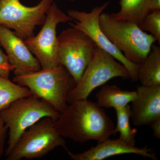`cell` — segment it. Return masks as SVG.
Masks as SVG:
<instances>
[{
  "mask_svg": "<svg viewBox=\"0 0 160 160\" xmlns=\"http://www.w3.org/2000/svg\"><path fill=\"white\" fill-rule=\"evenodd\" d=\"M55 125L63 138L78 142H100L115 134L114 124L105 110L87 99L68 105Z\"/></svg>",
  "mask_w": 160,
  "mask_h": 160,
  "instance_id": "6da1fadb",
  "label": "cell"
},
{
  "mask_svg": "<svg viewBox=\"0 0 160 160\" xmlns=\"http://www.w3.org/2000/svg\"><path fill=\"white\" fill-rule=\"evenodd\" d=\"M12 82L27 87L32 94L49 102L60 113L68 106V93L76 85L69 72L60 64L52 68L15 75Z\"/></svg>",
  "mask_w": 160,
  "mask_h": 160,
  "instance_id": "7a4b0ae2",
  "label": "cell"
},
{
  "mask_svg": "<svg viewBox=\"0 0 160 160\" xmlns=\"http://www.w3.org/2000/svg\"><path fill=\"white\" fill-rule=\"evenodd\" d=\"M102 31L128 61L139 65L156 42L152 35L140 29L136 23L116 19L109 13L99 18Z\"/></svg>",
  "mask_w": 160,
  "mask_h": 160,
  "instance_id": "3957f363",
  "label": "cell"
},
{
  "mask_svg": "<svg viewBox=\"0 0 160 160\" xmlns=\"http://www.w3.org/2000/svg\"><path fill=\"white\" fill-rule=\"evenodd\" d=\"M60 113L48 102L32 94L19 99L0 112L2 119L8 129V146L6 156L9 154L23 132L43 118L56 121Z\"/></svg>",
  "mask_w": 160,
  "mask_h": 160,
  "instance_id": "277c9868",
  "label": "cell"
},
{
  "mask_svg": "<svg viewBox=\"0 0 160 160\" xmlns=\"http://www.w3.org/2000/svg\"><path fill=\"white\" fill-rule=\"evenodd\" d=\"M55 122L50 118H43L26 129L6 156V160L39 158L58 147L67 151L65 138L58 131Z\"/></svg>",
  "mask_w": 160,
  "mask_h": 160,
  "instance_id": "5b68a950",
  "label": "cell"
},
{
  "mask_svg": "<svg viewBox=\"0 0 160 160\" xmlns=\"http://www.w3.org/2000/svg\"><path fill=\"white\" fill-rule=\"evenodd\" d=\"M130 79L129 72L122 63L97 46L82 77L69 91L67 103L87 99L94 89L114 78Z\"/></svg>",
  "mask_w": 160,
  "mask_h": 160,
  "instance_id": "8992f818",
  "label": "cell"
},
{
  "mask_svg": "<svg viewBox=\"0 0 160 160\" xmlns=\"http://www.w3.org/2000/svg\"><path fill=\"white\" fill-rule=\"evenodd\" d=\"M96 47L87 35L73 26L64 29L58 37V62L69 72L76 84Z\"/></svg>",
  "mask_w": 160,
  "mask_h": 160,
  "instance_id": "52a82bcc",
  "label": "cell"
},
{
  "mask_svg": "<svg viewBox=\"0 0 160 160\" xmlns=\"http://www.w3.org/2000/svg\"><path fill=\"white\" fill-rule=\"evenodd\" d=\"M54 0H41L37 5L28 7L20 0H0V25L14 30L25 41L34 36L36 27L45 22L47 12Z\"/></svg>",
  "mask_w": 160,
  "mask_h": 160,
  "instance_id": "ba28073f",
  "label": "cell"
},
{
  "mask_svg": "<svg viewBox=\"0 0 160 160\" xmlns=\"http://www.w3.org/2000/svg\"><path fill=\"white\" fill-rule=\"evenodd\" d=\"M73 21L53 2L47 12L46 19L37 35L27 39L24 42L42 69L59 65L57 57L58 37L56 29L59 23Z\"/></svg>",
  "mask_w": 160,
  "mask_h": 160,
  "instance_id": "9c48e42d",
  "label": "cell"
},
{
  "mask_svg": "<svg viewBox=\"0 0 160 160\" xmlns=\"http://www.w3.org/2000/svg\"><path fill=\"white\" fill-rule=\"evenodd\" d=\"M109 5V2H106L102 6L94 7L89 12L69 9L67 11V13L73 20H75L76 23H69V24L70 26L83 32L92 40L98 47L111 55L122 63L129 72L130 79L132 82L138 81L139 65L133 64L128 61L123 53L109 41L100 27V15Z\"/></svg>",
  "mask_w": 160,
  "mask_h": 160,
  "instance_id": "30bf717a",
  "label": "cell"
},
{
  "mask_svg": "<svg viewBox=\"0 0 160 160\" xmlns=\"http://www.w3.org/2000/svg\"><path fill=\"white\" fill-rule=\"evenodd\" d=\"M0 45L6 50L9 62L14 67V75L38 71L42 68L24 41L14 32L1 25Z\"/></svg>",
  "mask_w": 160,
  "mask_h": 160,
  "instance_id": "8fae6325",
  "label": "cell"
},
{
  "mask_svg": "<svg viewBox=\"0 0 160 160\" xmlns=\"http://www.w3.org/2000/svg\"><path fill=\"white\" fill-rule=\"evenodd\" d=\"M136 91L130 107L132 121L136 126L150 125L160 118V85L138 86Z\"/></svg>",
  "mask_w": 160,
  "mask_h": 160,
  "instance_id": "7c38bea8",
  "label": "cell"
},
{
  "mask_svg": "<svg viewBox=\"0 0 160 160\" xmlns=\"http://www.w3.org/2000/svg\"><path fill=\"white\" fill-rule=\"evenodd\" d=\"M66 152L69 157L74 160H102L110 157L126 154L138 155L143 157L157 159L156 155L151 153L147 146L141 148L132 146L119 138L110 139L109 138L81 153H72L69 150Z\"/></svg>",
  "mask_w": 160,
  "mask_h": 160,
  "instance_id": "4fadbf2b",
  "label": "cell"
},
{
  "mask_svg": "<svg viewBox=\"0 0 160 160\" xmlns=\"http://www.w3.org/2000/svg\"><path fill=\"white\" fill-rule=\"evenodd\" d=\"M136 91L122 90L115 85L103 86L96 94L97 104L102 108H123L132 102L136 97Z\"/></svg>",
  "mask_w": 160,
  "mask_h": 160,
  "instance_id": "5bb4252c",
  "label": "cell"
},
{
  "mask_svg": "<svg viewBox=\"0 0 160 160\" xmlns=\"http://www.w3.org/2000/svg\"><path fill=\"white\" fill-rule=\"evenodd\" d=\"M137 78L142 86H160V46L152 45L145 59L139 65Z\"/></svg>",
  "mask_w": 160,
  "mask_h": 160,
  "instance_id": "9a60e30c",
  "label": "cell"
},
{
  "mask_svg": "<svg viewBox=\"0 0 160 160\" xmlns=\"http://www.w3.org/2000/svg\"><path fill=\"white\" fill-rule=\"evenodd\" d=\"M150 0H120L121 8L116 13H111L116 19L138 25L150 12Z\"/></svg>",
  "mask_w": 160,
  "mask_h": 160,
  "instance_id": "2e32d148",
  "label": "cell"
},
{
  "mask_svg": "<svg viewBox=\"0 0 160 160\" xmlns=\"http://www.w3.org/2000/svg\"><path fill=\"white\" fill-rule=\"evenodd\" d=\"M31 94V92L27 87L0 76V112L16 100Z\"/></svg>",
  "mask_w": 160,
  "mask_h": 160,
  "instance_id": "e0dca14e",
  "label": "cell"
},
{
  "mask_svg": "<svg viewBox=\"0 0 160 160\" xmlns=\"http://www.w3.org/2000/svg\"><path fill=\"white\" fill-rule=\"evenodd\" d=\"M117 124L115 127V133L119 132V138L132 146H135V136L137 130L132 129L130 126L131 118L130 106L127 105L123 108L115 109Z\"/></svg>",
  "mask_w": 160,
  "mask_h": 160,
  "instance_id": "ac0fdd59",
  "label": "cell"
},
{
  "mask_svg": "<svg viewBox=\"0 0 160 160\" xmlns=\"http://www.w3.org/2000/svg\"><path fill=\"white\" fill-rule=\"evenodd\" d=\"M138 25L143 31L149 32L160 45V10L150 12Z\"/></svg>",
  "mask_w": 160,
  "mask_h": 160,
  "instance_id": "d6986e66",
  "label": "cell"
},
{
  "mask_svg": "<svg viewBox=\"0 0 160 160\" xmlns=\"http://www.w3.org/2000/svg\"><path fill=\"white\" fill-rule=\"evenodd\" d=\"M14 69V67L9 62L7 55L1 49L0 45V76L9 79L10 72Z\"/></svg>",
  "mask_w": 160,
  "mask_h": 160,
  "instance_id": "ffe728a7",
  "label": "cell"
},
{
  "mask_svg": "<svg viewBox=\"0 0 160 160\" xmlns=\"http://www.w3.org/2000/svg\"><path fill=\"white\" fill-rule=\"evenodd\" d=\"M8 129L2 119L0 118V158L5 152V143Z\"/></svg>",
  "mask_w": 160,
  "mask_h": 160,
  "instance_id": "44dd1931",
  "label": "cell"
},
{
  "mask_svg": "<svg viewBox=\"0 0 160 160\" xmlns=\"http://www.w3.org/2000/svg\"><path fill=\"white\" fill-rule=\"evenodd\" d=\"M149 126H151L155 138H160V118L154 121Z\"/></svg>",
  "mask_w": 160,
  "mask_h": 160,
  "instance_id": "7402d4cb",
  "label": "cell"
},
{
  "mask_svg": "<svg viewBox=\"0 0 160 160\" xmlns=\"http://www.w3.org/2000/svg\"><path fill=\"white\" fill-rule=\"evenodd\" d=\"M150 12L160 10V0H150Z\"/></svg>",
  "mask_w": 160,
  "mask_h": 160,
  "instance_id": "603a6c76",
  "label": "cell"
}]
</instances>
